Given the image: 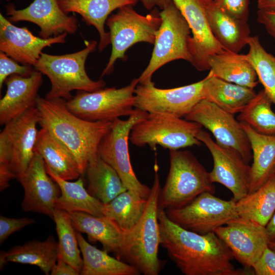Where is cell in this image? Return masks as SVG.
<instances>
[{
    "label": "cell",
    "instance_id": "obj_1",
    "mask_svg": "<svg viewBox=\"0 0 275 275\" xmlns=\"http://www.w3.org/2000/svg\"><path fill=\"white\" fill-rule=\"evenodd\" d=\"M160 245L185 275H243L245 269H235L233 256L214 232L200 234L173 222L158 208Z\"/></svg>",
    "mask_w": 275,
    "mask_h": 275
},
{
    "label": "cell",
    "instance_id": "obj_2",
    "mask_svg": "<svg viewBox=\"0 0 275 275\" xmlns=\"http://www.w3.org/2000/svg\"><path fill=\"white\" fill-rule=\"evenodd\" d=\"M66 101L62 98L48 99L38 96L39 124L68 148L83 175L88 162L98 155L99 144L113 122L80 118L67 109Z\"/></svg>",
    "mask_w": 275,
    "mask_h": 275
},
{
    "label": "cell",
    "instance_id": "obj_3",
    "mask_svg": "<svg viewBox=\"0 0 275 275\" xmlns=\"http://www.w3.org/2000/svg\"><path fill=\"white\" fill-rule=\"evenodd\" d=\"M160 189L156 172L142 216L133 228L124 232L121 255L144 275H157L161 267L158 258L160 234L158 201Z\"/></svg>",
    "mask_w": 275,
    "mask_h": 275
},
{
    "label": "cell",
    "instance_id": "obj_4",
    "mask_svg": "<svg viewBox=\"0 0 275 275\" xmlns=\"http://www.w3.org/2000/svg\"><path fill=\"white\" fill-rule=\"evenodd\" d=\"M97 42L92 40L86 47L78 51L62 55L42 52L35 69L46 75L51 82L50 91L45 98H62L66 100L73 97V90L94 92L104 88L102 79L93 80L86 73L85 63L89 54L95 50Z\"/></svg>",
    "mask_w": 275,
    "mask_h": 275
},
{
    "label": "cell",
    "instance_id": "obj_5",
    "mask_svg": "<svg viewBox=\"0 0 275 275\" xmlns=\"http://www.w3.org/2000/svg\"><path fill=\"white\" fill-rule=\"evenodd\" d=\"M208 172L188 150H170V169L160 189L158 205L164 210L182 207L201 194H214L215 188Z\"/></svg>",
    "mask_w": 275,
    "mask_h": 275
},
{
    "label": "cell",
    "instance_id": "obj_6",
    "mask_svg": "<svg viewBox=\"0 0 275 275\" xmlns=\"http://www.w3.org/2000/svg\"><path fill=\"white\" fill-rule=\"evenodd\" d=\"M161 21L159 12L155 8L147 15H142L133 6L128 5L111 14L106 24L109 29L112 52L101 78L113 73L118 59H127L126 52L134 44L139 42L153 44Z\"/></svg>",
    "mask_w": 275,
    "mask_h": 275
},
{
    "label": "cell",
    "instance_id": "obj_7",
    "mask_svg": "<svg viewBox=\"0 0 275 275\" xmlns=\"http://www.w3.org/2000/svg\"><path fill=\"white\" fill-rule=\"evenodd\" d=\"M202 129L200 124L169 115L148 114L132 128L129 140L138 147L157 145L170 150H178L202 143L197 136Z\"/></svg>",
    "mask_w": 275,
    "mask_h": 275
},
{
    "label": "cell",
    "instance_id": "obj_8",
    "mask_svg": "<svg viewBox=\"0 0 275 275\" xmlns=\"http://www.w3.org/2000/svg\"><path fill=\"white\" fill-rule=\"evenodd\" d=\"M162 21L156 34L151 58L139 78L140 84L150 80L153 74L164 65L177 60L190 62L188 41L191 29L173 2L159 12Z\"/></svg>",
    "mask_w": 275,
    "mask_h": 275
},
{
    "label": "cell",
    "instance_id": "obj_9",
    "mask_svg": "<svg viewBox=\"0 0 275 275\" xmlns=\"http://www.w3.org/2000/svg\"><path fill=\"white\" fill-rule=\"evenodd\" d=\"M139 78L127 86L117 89L102 88L90 92L78 91L66 101L67 109L84 120L113 122L122 116H129L135 109V89Z\"/></svg>",
    "mask_w": 275,
    "mask_h": 275
},
{
    "label": "cell",
    "instance_id": "obj_10",
    "mask_svg": "<svg viewBox=\"0 0 275 275\" xmlns=\"http://www.w3.org/2000/svg\"><path fill=\"white\" fill-rule=\"evenodd\" d=\"M39 114L36 106L5 125L0 134V171L15 178L24 174L34 155Z\"/></svg>",
    "mask_w": 275,
    "mask_h": 275
},
{
    "label": "cell",
    "instance_id": "obj_11",
    "mask_svg": "<svg viewBox=\"0 0 275 275\" xmlns=\"http://www.w3.org/2000/svg\"><path fill=\"white\" fill-rule=\"evenodd\" d=\"M148 114L135 108L127 120H115L101 139L97 151L98 155L117 172L127 190L146 199L149 196L151 188L142 183L135 176L131 164L128 140L133 126Z\"/></svg>",
    "mask_w": 275,
    "mask_h": 275
},
{
    "label": "cell",
    "instance_id": "obj_12",
    "mask_svg": "<svg viewBox=\"0 0 275 275\" xmlns=\"http://www.w3.org/2000/svg\"><path fill=\"white\" fill-rule=\"evenodd\" d=\"M213 194L203 193L182 207L164 211L172 222L186 230L200 234L214 232L239 216L233 198L224 200Z\"/></svg>",
    "mask_w": 275,
    "mask_h": 275
},
{
    "label": "cell",
    "instance_id": "obj_13",
    "mask_svg": "<svg viewBox=\"0 0 275 275\" xmlns=\"http://www.w3.org/2000/svg\"><path fill=\"white\" fill-rule=\"evenodd\" d=\"M205 78L186 86L159 89L150 80L138 85L134 90L135 108L148 114L169 115L181 118L203 99Z\"/></svg>",
    "mask_w": 275,
    "mask_h": 275
},
{
    "label": "cell",
    "instance_id": "obj_14",
    "mask_svg": "<svg viewBox=\"0 0 275 275\" xmlns=\"http://www.w3.org/2000/svg\"><path fill=\"white\" fill-rule=\"evenodd\" d=\"M234 116L202 99L184 118L209 130L218 144L236 151L249 163L252 159L251 144L241 122Z\"/></svg>",
    "mask_w": 275,
    "mask_h": 275
},
{
    "label": "cell",
    "instance_id": "obj_15",
    "mask_svg": "<svg viewBox=\"0 0 275 275\" xmlns=\"http://www.w3.org/2000/svg\"><path fill=\"white\" fill-rule=\"evenodd\" d=\"M197 139L207 147L213 160L209 172L212 183H218L229 189L236 202L249 194L251 166L236 151L214 142L206 131L201 130Z\"/></svg>",
    "mask_w": 275,
    "mask_h": 275
},
{
    "label": "cell",
    "instance_id": "obj_16",
    "mask_svg": "<svg viewBox=\"0 0 275 275\" xmlns=\"http://www.w3.org/2000/svg\"><path fill=\"white\" fill-rule=\"evenodd\" d=\"M214 232L230 249L233 257L247 268L252 267L270 241L265 227L240 216L218 227Z\"/></svg>",
    "mask_w": 275,
    "mask_h": 275
},
{
    "label": "cell",
    "instance_id": "obj_17",
    "mask_svg": "<svg viewBox=\"0 0 275 275\" xmlns=\"http://www.w3.org/2000/svg\"><path fill=\"white\" fill-rule=\"evenodd\" d=\"M187 21L192 36L188 41L190 63L199 71L210 70L208 57L224 49L209 29L206 10L210 0H172Z\"/></svg>",
    "mask_w": 275,
    "mask_h": 275
},
{
    "label": "cell",
    "instance_id": "obj_18",
    "mask_svg": "<svg viewBox=\"0 0 275 275\" xmlns=\"http://www.w3.org/2000/svg\"><path fill=\"white\" fill-rule=\"evenodd\" d=\"M17 180L24 191L22 210L43 214L53 218L56 202L61 195V190L48 174L40 154L35 152L26 171Z\"/></svg>",
    "mask_w": 275,
    "mask_h": 275
},
{
    "label": "cell",
    "instance_id": "obj_19",
    "mask_svg": "<svg viewBox=\"0 0 275 275\" xmlns=\"http://www.w3.org/2000/svg\"><path fill=\"white\" fill-rule=\"evenodd\" d=\"M6 10L11 22L26 21L37 24L40 29L39 36L43 39L64 33L74 34L78 29L76 16L65 13L57 0H34L27 7L20 10L9 3L6 6Z\"/></svg>",
    "mask_w": 275,
    "mask_h": 275
},
{
    "label": "cell",
    "instance_id": "obj_20",
    "mask_svg": "<svg viewBox=\"0 0 275 275\" xmlns=\"http://www.w3.org/2000/svg\"><path fill=\"white\" fill-rule=\"evenodd\" d=\"M67 34L48 39L37 37L28 28L14 25L0 13V51L23 65L34 66L44 48L65 43Z\"/></svg>",
    "mask_w": 275,
    "mask_h": 275
},
{
    "label": "cell",
    "instance_id": "obj_21",
    "mask_svg": "<svg viewBox=\"0 0 275 275\" xmlns=\"http://www.w3.org/2000/svg\"><path fill=\"white\" fill-rule=\"evenodd\" d=\"M42 74L35 70L29 76L14 74L6 78L7 91L0 100L1 125L36 106L38 92L43 82Z\"/></svg>",
    "mask_w": 275,
    "mask_h": 275
},
{
    "label": "cell",
    "instance_id": "obj_22",
    "mask_svg": "<svg viewBox=\"0 0 275 275\" xmlns=\"http://www.w3.org/2000/svg\"><path fill=\"white\" fill-rule=\"evenodd\" d=\"M61 9L66 14L75 13L81 15L88 25H93L100 36L99 52L111 43L109 32L105 31L104 24L116 10L125 6H135L140 0H57Z\"/></svg>",
    "mask_w": 275,
    "mask_h": 275
},
{
    "label": "cell",
    "instance_id": "obj_23",
    "mask_svg": "<svg viewBox=\"0 0 275 275\" xmlns=\"http://www.w3.org/2000/svg\"><path fill=\"white\" fill-rule=\"evenodd\" d=\"M206 16L211 33L225 50L239 53L247 45L251 36L248 22L228 15L213 0L208 4Z\"/></svg>",
    "mask_w": 275,
    "mask_h": 275
},
{
    "label": "cell",
    "instance_id": "obj_24",
    "mask_svg": "<svg viewBox=\"0 0 275 275\" xmlns=\"http://www.w3.org/2000/svg\"><path fill=\"white\" fill-rule=\"evenodd\" d=\"M240 122L249 138L252 152L249 194L261 187L275 174V134H262L248 124Z\"/></svg>",
    "mask_w": 275,
    "mask_h": 275
},
{
    "label": "cell",
    "instance_id": "obj_25",
    "mask_svg": "<svg viewBox=\"0 0 275 275\" xmlns=\"http://www.w3.org/2000/svg\"><path fill=\"white\" fill-rule=\"evenodd\" d=\"M257 93L254 89L220 79L215 76L210 70L205 77L203 99L234 115L241 113Z\"/></svg>",
    "mask_w": 275,
    "mask_h": 275
},
{
    "label": "cell",
    "instance_id": "obj_26",
    "mask_svg": "<svg viewBox=\"0 0 275 275\" xmlns=\"http://www.w3.org/2000/svg\"><path fill=\"white\" fill-rule=\"evenodd\" d=\"M34 152L40 154L45 166L67 180L78 179L81 175L79 165L68 148L44 128L38 131Z\"/></svg>",
    "mask_w": 275,
    "mask_h": 275
},
{
    "label": "cell",
    "instance_id": "obj_27",
    "mask_svg": "<svg viewBox=\"0 0 275 275\" xmlns=\"http://www.w3.org/2000/svg\"><path fill=\"white\" fill-rule=\"evenodd\" d=\"M69 214L76 230L86 234L91 241L100 242L106 251L121 255L124 233L114 221L82 212Z\"/></svg>",
    "mask_w": 275,
    "mask_h": 275
},
{
    "label": "cell",
    "instance_id": "obj_28",
    "mask_svg": "<svg viewBox=\"0 0 275 275\" xmlns=\"http://www.w3.org/2000/svg\"><path fill=\"white\" fill-rule=\"evenodd\" d=\"M58 242L52 235L44 241L33 240L18 245L0 253V268L10 262L35 265L46 275L56 263Z\"/></svg>",
    "mask_w": 275,
    "mask_h": 275
},
{
    "label": "cell",
    "instance_id": "obj_29",
    "mask_svg": "<svg viewBox=\"0 0 275 275\" xmlns=\"http://www.w3.org/2000/svg\"><path fill=\"white\" fill-rule=\"evenodd\" d=\"M207 63L213 75L225 81L252 89L259 82L256 70L246 54L224 49L210 56Z\"/></svg>",
    "mask_w": 275,
    "mask_h": 275
},
{
    "label": "cell",
    "instance_id": "obj_30",
    "mask_svg": "<svg viewBox=\"0 0 275 275\" xmlns=\"http://www.w3.org/2000/svg\"><path fill=\"white\" fill-rule=\"evenodd\" d=\"M45 167L48 174L57 183L61 190V195L56 202V208L69 213L82 212L95 216H104L102 213L104 204L88 193L81 177L71 182L62 178L49 168Z\"/></svg>",
    "mask_w": 275,
    "mask_h": 275
},
{
    "label": "cell",
    "instance_id": "obj_31",
    "mask_svg": "<svg viewBox=\"0 0 275 275\" xmlns=\"http://www.w3.org/2000/svg\"><path fill=\"white\" fill-rule=\"evenodd\" d=\"M85 173L88 193L104 204L127 190L115 169L98 155L88 162Z\"/></svg>",
    "mask_w": 275,
    "mask_h": 275
},
{
    "label": "cell",
    "instance_id": "obj_32",
    "mask_svg": "<svg viewBox=\"0 0 275 275\" xmlns=\"http://www.w3.org/2000/svg\"><path fill=\"white\" fill-rule=\"evenodd\" d=\"M83 265L81 275H139L140 271L134 266L110 256L107 251L100 250L86 240L76 232Z\"/></svg>",
    "mask_w": 275,
    "mask_h": 275
},
{
    "label": "cell",
    "instance_id": "obj_33",
    "mask_svg": "<svg viewBox=\"0 0 275 275\" xmlns=\"http://www.w3.org/2000/svg\"><path fill=\"white\" fill-rule=\"evenodd\" d=\"M239 216L265 227L275 212V174L255 191L236 202Z\"/></svg>",
    "mask_w": 275,
    "mask_h": 275
},
{
    "label": "cell",
    "instance_id": "obj_34",
    "mask_svg": "<svg viewBox=\"0 0 275 275\" xmlns=\"http://www.w3.org/2000/svg\"><path fill=\"white\" fill-rule=\"evenodd\" d=\"M147 199L127 190L104 204L102 213L114 221L124 232L130 230L139 222L145 209Z\"/></svg>",
    "mask_w": 275,
    "mask_h": 275
},
{
    "label": "cell",
    "instance_id": "obj_35",
    "mask_svg": "<svg viewBox=\"0 0 275 275\" xmlns=\"http://www.w3.org/2000/svg\"><path fill=\"white\" fill-rule=\"evenodd\" d=\"M53 219L58 237L59 256L72 266L79 274L83 261L77 234L69 212L56 208Z\"/></svg>",
    "mask_w": 275,
    "mask_h": 275
},
{
    "label": "cell",
    "instance_id": "obj_36",
    "mask_svg": "<svg viewBox=\"0 0 275 275\" xmlns=\"http://www.w3.org/2000/svg\"><path fill=\"white\" fill-rule=\"evenodd\" d=\"M272 102L264 89L238 115L237 119L244 122L257 132L266 135L275 134V113Z\"/></svg>",
    "mask_w": 275,
    "mask_h": 275
},
{
    "label": "cell",
    "instance_id": "obj_37",
    "mask_svg": "<svg viewBox=\"0 0 275 275\" xmlns=\"http://www.w3.org/2000/svg\"><path fill=\"white\" fill-rule=\"evenodd\" d=\"M247 45L249 50L246 58L255 68L263 89L275 104V56L265 49L257 36H250Z\"/></svg>",
    "mask_w": 275,
    "mask_h": 275
},
{
    "label": "cell",
    "instance_id": "obj_38",
    "mask_svg": "<svg viewBox=\"0 0 275 275\" xmlns=\"http://www.w3.org/2000/svg\"><path fill=\"white\" fill-rule=\"evenodd\" d=\"M35 70L29 65H20L5 53L0 51V90L6 78L12 74L29 76Z\"/></svg>",
    "mask_w": 275,
    "mask_h": 275
},
{
    "label": "cell",
    "instance_id": "obj_39",
    "mask_svg": "<svg viewBox=\"0 0 275 275\" xmlns=\"http://www.w3.org/2000/svg\"><path fill=\"white\" fill-rule=\"evenodd\" d=\"M216 5L231 16L244 21L249 18L250 0H213Z\"/></svg>",
    "mask_w": 275,
    "mask_h": 275
},
{
    "label": "cell",
    "instance_id": "obj_40",
    "mask_svg": "<svg viewBox=\"0 0 275 275\" xmlns=\"http://www.w3.org/2000/svg\"><path fill=\"white\" fill-rule=\"evenodd\" d=\"M35 222L34 219L28 217L15 218L1 215L0 243H3L12 234Z\"/></svg>",
    "mask_w": 275,
    "mask_h": 275
},
{
    "label": "cell",
    "instance_id": "obj_41",
    "mask_svg": "<svg viewBox=\"0 0 275 275\" xmlns=\"http://www.w3.org/2000/svg\"><path fill=\"white\" fill-rule=\"evenodd\" d=\"M252 268L255 274L275 275V252L267 246Z\"/></svg>",
    "mask_w": 275,
    "mask_h": 275
},
{
    "label": "cell",
    "instance_id": "obj_42",
    "mask_svg": "<svg viewBox=\"0 0 275 275\" xmlns=\"http://www.w3.org/2000/svg\"><path fill=\"white\" fill-rule=\"evenodd\" d=\"M257 20L265 29L275 42V11L258 10Z\"/></svg>",
    "mask_w": 275,
    "mask_h": 275
},
{
    "label": "cell",
    "instance_id": "obj_43",
    "mask_svg": "<svg viewBox=\"0 0 275 275\" xmlns=\"http://www.w3.org/2000/svg\"><path fill=\"white\" fill-rule=\"evenodd\" d=\"M50 273L51 275L80 274L72 266L59 256L57 261L53 265Z\"/></svg>",
    "mask_w": 275,
    "mask_h": 275
},
{
    "label": "cell",
    "instance_id": "obj_44",
    "mask_svg": "<svg viewBox=\"0 0 275 275\" xmlns=\"http://www.w3.org/2000/svg\"><path fill=\"white\" fill-rule=\"evenodd\" d=\"M144 7L148 10H151L156 6L160 10L163 9L172 0H140Z\"/></svg>",
    "mask_w": 275,
    "mask_h": 275
},
{
    "label": "cell",
    "instance_id": "obj_45",
    "mask_svg": "<svg viewBox=\"0 0 275 275\" xmlns=\"http://www.w3.org/2000/svg\"><path fill=\"white\" fill-rule=\"evenodd\" d=\"M270 241H275V212L265 226Z\"/></svg>",
    "mask_w": 275,
    "mask_h": 275
},
{
    "label": "cell",
    "instance_id": "obj_46",
    "mask_svg": "<svg viewBox=\"0 0 275 275\" xmlns=\"http://www.w3.org/2000/svg\"><path fill=\"white\" fill-rule=\"evenodd\" d=\"M258 10L275 11V0H258Z\"/></svg>",
    "mask_w": 275,
    "mask_h": 275
},
{
    "label": "cell",
    "instance_id": "obj_47",
    "mask_svg": "<svg viewBox=\"0 0 275 275\" xmlns=\"http://www.w3.org/2000/svg\"><path fill=\"white\" fill-rule=\"evenodd\" d=\"M268 246L275 252V241H269Z\"/></svg>",
    "mask_w": 275,
    "mask_h": 275
},
{
    "label": "cell",
    "instance_id": "obj_48",
    "mask_svg": "<svg viewBox=\"0 0 275 275\" xmlns=\"http://www.w3.org/2000/svg\"><path fill=\"white\" fill-rule=\"evenodd\" d=\"M7 2H9L10 0H6Z\"/></svg>",
    "mask_w": 275,
    "mask_h": 275
}]
</instances>
